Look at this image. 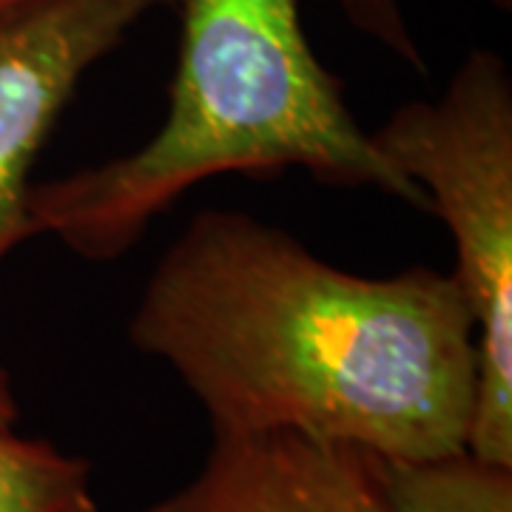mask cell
<instances>
[{"instance_id": "9c48e42d", "label": "cell", "mask_w": 512, "mask_h": 512, "mask_svg": "<svg viewBox=\"0 0 512 512\" xmlns=\"http://www.w3.org/2000/svg\"><path fill=\"white\" fill-rule=\"evenodd\" d=\"M18 402H15V393H12V384L6 370H0V427H12L18 421Z\"/></svg>"}, {"instance_id": "5b68a950", "label": "cell", "mask_w": 512, "mask_h": 512, "mask_svg": "<svg viewBox=\"0 0 512 512\" xmlns=\"http://www.w3.org/2000/svg\"><path fill=\"white\" fill-rule=\"evenodd\" d=\"M143 512H390L367 450L302 433H214L200 473Z\"/></svg>"}, {"instance_id": "52a82bcc", "label": "cell", "mask_w": 512, "mask_h": 512, "mask_svg": "<svg viewBox=\"0 0 512 512\" xmlns=\"http://www.w3.org/2000/svg\"><path fill=\"white\" fill-rule=\"evenodd\" d=\"M92 464L0 427V512H97Z\"/></svg>"}, {"instance_id": "7a4b0ae2", "label": "cell", "mask_w": 512, "mask_h": 512, "mask_svg": "<svg viewBox=\"0 0 512 512\" xmlns=\"http://www.w3.org/2000/svg\"><path fill=\"white\" fill-rule=\"evenodd\" d=\"M183 12L168 114L154 137L106 163L29 188L32 234L89 262L131 251L194 185L302 168L330 185H373L427 211L376 151L339 77L322 66L299 0H177Z\"/></svg>"}, {"instance_id": "ba28073f", "label": "cell", "mask_w": 512, "mask_h": 512, "mask_svg": "<svg viewBox=\"0 0 512 512\" xmlns=\"http://www.w3.org/2000/svg\"><path fill=\"white\" fill-rule=\"evenodd\" d=\"M487 3L501 12L512 9V0H487ZM339 6H342L345 18L362 35L382 43L387 52H393L407 66H413L419 72L424 69V57H421V49L416 46L413 32L404 20L399 0H339Z\"/></svg>"}, {"instance_id": "8992f818", "label": "cell", "mask_w": 512, "mask_h": 512, "mask_svg": "<svg viewBox=\"0 0 512 512\" xmlns=\"http://www.w3.org/2000/svg\"><path fill=\"white\" fill-rule=\"evenodd\" d=\"M370 461L390 512H512V467L470 450L436 458L370 453Z\"/></svg>"}, {"instance_id": "6da1fadb", "label": "cell", "mask_w": 512, "mask_h": 512, "mask_svg": "<svg viewBox=\"0 0 512 512\" xmlns=\"http://www.w3.org/2000/svg\"><path fill=\"white\" fill-rule=\"evenodd\" d=\"M214 433H302L387 458L467 450L476 319L453 274L342 271L237 208L194 214L128 319Z\"/></svg>"}, {"instance_id": "277c9868", "label": "cell", "mask_w": 512, "mask_h": 512, "mask_svg": "<svg viewBox=\"0 0 512 512\" xmlns=\"http://www.w3.org/2000/svg\"><path fill=\"white\" fill-rule=\"evenodd\" d=\"M177 0H0V265L26 239L37 154L86 72Z\"/></svg>"}, {"instance_id": "3957f363", "label": "cell", "mask_w": 512, "mask_h": 512, "mask_svg": "<svg viewBox=\"0 0 512 512\" xmlns=\"http://www.w3.org/2000/svg\"><path fill=\"white\" fill-rule=\"evenodd\" d=\"M376 151L427 197L456 245L476 319V402L467 450L512 467V74L490 49L464 57L436 100L370 131Z\"/></svg>"}]
</instances>
